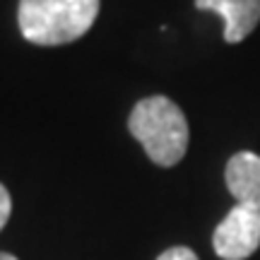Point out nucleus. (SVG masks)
I'll return each mask as SVG.
<instances>
[{
    "instance_id": "20e7f679",
    "label": "nucleus",
    "mask_w": 260,
    "mask_h": 260,
    "mask_svg": "<svg viewBox=\"0 0 260 260\" xmlns=\"http://www.w3.org/2000/svg\"><path fill=\"white\" fill-rule=\"evenodd\" d=\"M195 8L222 17L226 44L243 41L260 22V0H195Z\"/></svg>"
},
{
    "instance_id": "423d86ee",
    "label": "nucleus",
    "mask_w": 260,
    "mask_h": 260,
    "mask_svg": "<svg viewBox=\"0 0 260 260\" xmlns=\"http://www.w3.org/2000/svg\"><path fill=\"white\" fill-rule=\"evenodd\" d=\"M157 260H198V255L190 248H186V246H174V248L161 253Z\"/></svg>"
},
{
    "instance_id": "f03ea898",
    "label": "nucleus",
    "mask_w": 260,
    "mask_h": 260,
    "mask_svg": "<svg viewBox=\"0 0 260 260\" xmlns=\"http://www.w3.org/2000/svg\"><path fill=\"white\" fill-rule=\"evenodd\" d=\"M128 128L157 167H176L188 149V121L169 96H147L135 104Z\"/></svg>"
},
{
    "instance_id": "39448f33",
    "label": "nucleus",
    "mask_w": 260,
    "mask_h": 260,
    "mask_svg": "<svg viewBox=\"0 0 260 260\" xmlns=\"http://www.w3.org/2000/svg\"><path fill=\"white\" fill-rule=\"evenodd\" d=\"M226 188L239 200L260 210V157L253 152H239L226 164Z\"/></svg>"
},
{
    "instance_id": "f257e3e1",
    "label": "nucleus",
    "mask_w": 260,
    "mask_h": 260,
    "mask_svg": "<svg viewBox=\"0 0 260 260\" xmlns=\"http://www.w3.org/2000/svg\"><path fill=\"white\" fill-rule=\"evenodd\" d=\"M96 15L99 0H19L17 24L29 44L63 46L84 37Z\"/></svg>"
},
{
    "instance_id": "0eeeda50",
    "label": "nucleus",
    "mask_w": 260,
    "mask_h": 260,
    "mask_svg": "<svg viewBox=\"0 0 260 260\" xmlns=\"http://www.w3.org/2000/svg\"><path fill=\"white\" fill-rule=\"evenodd\" d=\"M10 212H12V198H10L8 188L0 183V232H3V226L8 224Z\"/></svg>"
},
{
    "instance_id": "6e6552de",
    "label": "nucleus",
    "mask_w": 260,
    "mask_h": 260,
    "mask_svg": "<svg viewBox=\"0 0 260 260\" xmlns=\"http://www.w3.org/2000/svg\"><path fill=\"white\" fill-rule=\"evenodd\" d=\"M0 260H17L15 255H10V253H0Z\"/></svg>"
},
{
    "instance_id": "7ed1b4c3",
    "label": "nucleus",
    "mask_w": 260,
    "mask_h": 260,
    "mask_svg": "<svg viewBox=\"0 0 260 260\" xmlns=\"http://www.w3.org/2000/svg\"><path fill=\"white\" fill-rule=\"evenodd\" d=\"M260 246V210L234 205L212 234V248L224 260H246Z\"/></svg>"
}]
</instances>
